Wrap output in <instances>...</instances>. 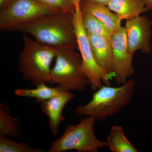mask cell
<instances>
[{"label":"cell","mask_w":152,"mask_h":152,"mask_svg":"<svg viewBox=\"0 0 152 152\" xmlns=\"http://www.w3.org/2000/svg\"><path fill=\"white\" fill-rule=\"evenodd\" d=\"M12 1V0H0V11L6 9Z\"/></svg>","instance_id":"cell-20"},{"label":"cell","mask_w":152,"mask_h":152,"mask_svg":"<svg viewBox=\"0 0 152 152\" xmlns=\"http://www.w3.org/2000/svg\"><path fill=\"white\" fill-rule=\"evenodd\" d=\"M75 97L72 93L65 91L40 103L41 110L48 118L49 126L54 136L58 134L60 124L64 120L62 115L63 109Z\"/></svg>","instance_id":"cell-10"},{"label":"cell","mask_w":152,"mask_h":152,"mask_svg":"<svg viewBox=\"0 0 152 152\" xmlns=\"http://www.w3.org/2000/svg\"><path fill=\"white\" fill-rule=\"evenodd\" d=\"M21 120L11 116L9 105L0 104V136L12 137H20L22 131L20 129Z\"/></svg>","instance_id":"cell-15"},{"label":"cell","mask_w":152,"mask_h":152,"mask_svg":"<svg viewBox=\"0 0 152 152\" xmlns=\"http://www.w3.org/2000/svg\"><path fill=\"white\" fill-rule=\"evenodd\" d=\"M65 91H67L60 86L51 88L48 86L46 83H42L37 86L35 88L18 89L15 91V94L20 97L35 98L36 102L40 104Z\"/></svg>","instance_id":"cell-16"},{"label":"cell","mask_w":152,"mask_h":152,"mask_svg":"<svg viewBox=\"0 0 152 152\" xmlns=\"http://www.w3.org/2000/svg\"><path fill=\"white\" fill-rule=\"evenodd\" d=\"M42 148H34L26 142H18L7 137L0 136V152H44Z\"/></svg>","instance_id":"cell-18"},{"label":"cell","mask_w":152,"mask_h":152,"mask_svg":"<svg viewBox=\"0 0 152 152\" xmlns=\"http://www.w3.org/2000/svg\"><path fill=\"white\" fill-rule=\"evenodd\" d=\"M56 49V62L51 70L49 83L68 91H85L90 82L83 71L80 54L68 47Z\"/></svg>","instance_id":"cell-4"},{"label":"cell","mask_w":152,"mask_h":152,"mask_svg":"<svg viewBox=\"0 0 152 152\" xmlns=\"http://www.w3.org/2000/svg\"><path fill=\"white\" fill-rule=\"evenodd\" d=\"M135 87L133 80H127L119 86L103 85L95 91L89 102L77 106L75 113L77 115L92 116L103 121L118 114L129 104Z\"/></svg>","instance_id":"cell-2"},{"label":"cell","mask_w":152,"mask_h":152,"mask_svg":"<svg viewBox=\"0 0 152 152\" xmlns=\"http://www.w3.org/2000/svg\"><path fill=\"white\" fill-rule=\"evenodd\" d=\"M74 12H59L45 15L18 26L13 31L29 34L36 41L55 48L78 49Z\"/></svg>","instance_id":"cell-1"},{"label":"cell","mask_w":152,"mask_h":152,"mask_svg":"<svg viewBox=\"0 0 152 152\" xmlns=\"http://www.w3.org/2000/svg\"><path fill=\"white\" fill-rule=\"evenodd\" d=\"M111 45L113 49V77L117 84L122 85L134 73L132 64L133 55L129 51L126 32L121 27L113 33Z\"/></svg>","instance_id":"cell-8"},{"label":"cell","mask_w":152,"mask_h":152,"mask_svg":"<svg viewBox=\"0 0 152 152\" xmlns=\"http://www.w3.org/2000/svg\"><path fill=\"white\" fill-rule=\"evenodd\" d=\"M59 12L36 0H12L0 11V29L11 31L18 26L27 23L45 15Z\"/></svg>","instance_id":"cell-7"},{"label":"cell","mask_w":152,"mask_h":152,"mask_svg":"<svg viewBox=\"0 0 152 152\" xmlns=\"http://www.w3.org/2000/svg\"><path fill=\"white\" fill-rule=\"evenodd\" d=\"M152 24V22L145 16H139L127 20L125 28L128 50L131 54L134 55L137 50L146 54L151 52Z\"/></svg>","instance_id":"cell-9"},{"label":"cell","mask_w":152,"mask_h":152,"mask_svg":"<svg viewBox=\"0 0 152 152\" xmlns=\"http://www.w3.org/2000/svg\"><path fill=\"white\" fill-rule=\"evenodd\" d=\"M23 47L20 54L19 72L33 86L49 83L51 64L56 58L55 47L42 43L27 35L23 36Z\"/></svg>","instance_id":"cell-3"},{"label":"cell","mask_w":152,"mask_h":152,"mask_svg":"<svg viewBox=\"0 0 152 152\" xmlns=\"http://www.w3.org/2000/svg\"><path fill=\"white\" fill-rule=\"evenodd\" d=\"M86 33L95 59L111 80L114 76L111 41L102 36Z\"/></svg>","instance_id":"cell-11"},{"label":"cell","mask_w":152,"mask_h":152,"mask_svg":"<svg viewBox=\"0 0 152 152\" xmlns=\"http://www.w3.org/2000/svg\"><path fill=\"white\" fill-rule=\"evenodd\" d=\"M107 6L121 21L139 16L148 11L144 0H111Z\"/></svg>","instance_id":"cell-13"},{"label":"cell","mask_w":152,"mask_h":152,"mask_svg":"<svg viewBox=\"0 0 152 152\" xmlns=\"http://www.w3.org/2000/svg\"><path fill=\"white\" fill-rule=\"evenodd\" d=\"M144 2L148 10H152V0H144Z\"/></svg>","instance_id":"cell-21"},{"label":"cell","mask_w":152,"mask_h":152,"mask_svg":"<svg viewBox=\"0 0 152 152\" xmlns=\"http://www.w3.org/2000/svg\"><path fill=\"white\" fill-rule=\"evenodd\" d=\"M80 8L82 12L91 14L104 23L113 33L116 31L121 27V20L107 6L83 0L80 3Z\"/></svg>","instance_id":"cell-12"},{"label":"cell","mask_w":152,"mask_h":152,"mask_svg":"<svg viewBox=\"0 0 152 152\" xmlns=\"http://www.w3.org/2000/svg\"><path fill=\"white\" fill-rule=\"evenodd\" d=\"M74 22L82 58V68L90 82L92 90L96 91L103 85L110 86V79L98 64L94 57L88 37L82 23L80 7L76 8L74 12Z\"/></svg>","instance_id":"cell-6"},{"label":"cell","mask_w":152,"mask_h":152,"mask_svg":"<svg viewBox=\"0 0 152 152\" xmlns=\"http://www.w3.org/2000/svg\"><path fill=\"white\" fill-rule=\"evenodd\" d=\"M86 1L94 2L99 3V4H102L107 6L108 4V3L110 2L111 0H86Z\"/></svg>","instance_id":"cell-22"},{"label":"cell","mask_w":152,"mask_h":152,"mask_svg":"<svg viewBox=\"0 0 152 152\" xmlns=\"http://www.w3.org/2000/svg\"><path fill=\"white\" fill-rule=\"evenodd\" d=\"M44 5L58 12H74L75 7L72 0H36Z\"/></svg>","instance_id":"cell-19"},{"label":"cell","mask_w":152,"mask_h":152,"mask_svg":"<svg viewBox=\"0 0 152 152\" xmlns=\"http://www.w3.org/2000/svg\"><path fill=\"white\" fill-rule=\"evenodd\" d=\"M106 147L113 152H137V150L125 136L121 126H114L110 130L105 141Z\"/></svg>","instance_id":"cell-14"},{"label":"cell","mask_w":152,"mask_h":152,"mask_svg":"<svg viewBox=\"0 0 152 152\" xmlns=\"http://www.w3.org/2000/svg\"><path fill=\"white\" fill-rule=\"evenodd\" d=\"M83 0H72L75 9L80 7V3Z\"/></svg>","instance_id":"cell-23"},{"label":"cell","mask_w":152,"mask_h":152,"mask_svg":"<svg viewBox=\"0 0 152 152\" xmlns=\"http://www.w3.org/2000/svg\"><path fill=\"white\" fill-rule=\"evenodd\" d=\"M81 12L82 23L87 32L102 36L111 41L113 33L104 23L91 14Z\"/></svg>","instance_id":"cell-17"},{"label":"cell","mask_w":152,"mask_h":152,"mask_svg":"<svg viewBox=\"0 0 152 152\" xmlns=\"http://www.w3.org/2000/svg\"><path fill=\"white\" fill-rule=\"evenodd\" d=\"M95 117L86 116L78 124L69 125L59 138L53 141L48 152H63L75 150L78 152H97L106 147L105 142L95 134Z\"/></svg>","instance_id":"cell-5"}]
</instances>
